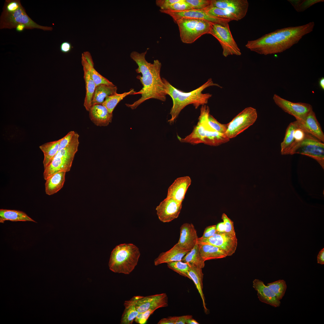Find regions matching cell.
<instances>
[{
	"mask_svg": "<svg viewBox=\"0 0 324 324\" xmlns=\"http://www.w3.org/2000/svg\"><path fill=\"white\" fill-rule=\"evenodd\" d=\"M315 23L277 29L256 40H249L245 46L258 54L267 55L280 53L298 42L305 35L312 32Z\"/></svg>",
	"mask_w": 324,
	"mask_h": 324,
	"instance_id": "obj_1",
	"label": "cell"
},
{
	"mask_svg": "<svg viewBox=\"0 0 324 324\" xmlns=\"http://www.w3.org/2000/svg\"><path fill=\"white\" fill-rule=\"evenodd\" d=\"M147 52V50L141 53L134 51L130 54V58L138 66L136 72L142 74V76L139 75L136 78L140 80L143 86L139 92L132 94H141V97L132 104H125L132 110L136 109L140 104L150 99L163 101L166 100L167 94L165 90V85L160 75L161 64L158 59L154 60L152 63L148 62L145 58Z\"/></svg>",
	"mask_w": 324,
	"mask_h": 324,
	"instance_id": "obj_2",
	"label": "cell"
},
{
	"mask_svg": "<svg viewBox=\"0 0 324 324\" xmlns=\"http://www.w3.org/2000/svg\"><path fill=\"white\" fill-rule=\"evenodd\" d=\"M165 85V90L166 94L171 98L173 105L170 114L171 118L168 122L173 124L178 116L181 111L187 106L192 104L195 109L201 105H206L212 94L209 93H203V90L208 87L215 86L221 88L217 84L214 83L211 78L203 85L189 92H185L173 87L164 78H162Z\"/></svg>",
	"mask_w": 324,
	"mask_h": 324,
	"instance_id": "obj_3",
	"label": "cell"
},
{
	"mask_svg": "<svg viewBox=\"0 0 324 324\" xmlns=\"http://www.w3.org/2000/svg\"><path fill=\"white\" fill-rule=\"evenodd\" d=\"M140 255L139 248L133 244L118 245L111 253L109 268L115 273L129 274L137 265Z\"/></svg>",
	"mask_w": 324,
	"mask_h": 324,
	"instance_id": "obj_4",
	"label": "cell"
},
{
	"mask_svg": "<svg viewBox=\"0 0 324 324\" xmlns=\"http://www.w3.org/2000/svg\"><path fill=\"white\" fill-rule=\"evenodd\" d=\"M79 137L78 134L75 132L69 144L58 151L48 166L44 169L43 176L45 180L55 173L61 171L66 172L70 170L75 155L78 151Z\"/></svg>",
	"mask_w": 324,
	"mask_h": 324,
	"instance_id": "obj_5",
	"label": "cell"
},
{
	"mask_svg": "<svg viewBox=\"0 0 324 324\" xmlns=\"http://www.w3.org/2000/svg\"><path fill=\"white\" fill-rule=\"evenodd\" d=\"M181 41L191 44L202 35L209 34L212 23L202 20L183 18L177 20Z\"/></svg>",
	"mask_w": 324,
	"mask_h": 324,
	"instance_id": "obj_6",
	"label": "cell"
},
{
	"mask_svg": "<svg viewBox=\"0 0 324 324\" xmlns=\"http://www.w3.org/2000/svg\"><path fill=\"white\" fill-rule=\"evenodd\" d=\"M20 24L24 25L27 29L37 28L46 31H51L53 29L51 27L42 26L34 21L27 14L22 5L12 12L3 9L0 17L1 29L16 28L17 26Z\"/></svg>",
	"mask_w": 324,
	"mask_h": 324,
	"instance_id": "obj_7",
	"label": "cell"
},
{
	"mask_svg": "<svg viewBox=\"0 0 324 324\" xmlns=\"http://www.w3.org/2000/svg\"><path fill=\"white\" fill-rule=\"evenodd\" d=\"M299 154L316 160L324 168V143L308 133L304 139L294 146L287 154Z\"/></svg>",
	"mask_w": 324,
	"mask_h": 324,
	"instance_id": "obj_8",
	"label": "cell"
},
{
	"mask_svg": "<svg viewBox=\"0 0 324 324\" xmlns=\"http://www.w3.org/2000/svg\"><path fill=\"white\" fill-rule=\"evenodd\" d=\"M209 34L218 41L222 46L223 55L224 57L241 55L240 50L232 35L228 23L221 24L212 23Z\"/></svg>",
	"mask_w": 324,
	"mask_h": 324,
	"instance_id": "obj_9",
	"label": "cell"
},
{
	"mask_svg": "<svg viewBox=\"0 0 324 324\" xmlns=\"http://www.w3.org/2000/svg\"><path fill=\"white\" fill-rule=\"evenodd\" d=\"M257 118L256 109L251 107L245 108L228 123L225 134L230 139L236 137L252 125Z\"/></svg>",
	"mask_w": 324,
	"mask_h": 324,
	"instance_id": "obj_10",
	"label": "cell"
},
{
	"mask_svg": "<svg viewBox=\"0 0 324 324\" xmlns=\"http://www.w3.org/2000/svg\"><path fill=\"white\" fill-rule=\"evenodd\" d=\"M197 243L209 244L221 248L227 254V256L232 255L235 252L238 244L236 235L217 232L210 237L198 238Z\"/></svg>",
	"mask_w": 324,
	"mask_h": 324,
	"instance_id": "obj_11",
	"label": "cell"
},
{
	"mask_svg": "<svg viewBox=\"0 0 324 324\" xmlns=\"http://www.w3.org/2000/svg\"><path fill=\"white\" fill-rule=\"evenodd\" d=\"M210 114L209 107L206 105L202 106L200 109V114L198 121L192 132L184 138L177 136L179 140L182 142L187 143L195 145L203 143L205 137V124Z\"/></svg>",
	"mask_w": 324,
	"mask_h": 324,
	"instance_id": "obj_12",
	"label": "cell"
},
{
	"mask_svg": "<svg viewBox=\"0 0 324 324\" xmlns=\"http://www.w3.org/2000/svg\"><path fill=\"white\" fill-rule=\"evenodd\" d=\"M160 12L170 16L176 22L177 20L183 18L202 20L211 22L224 24L231 21L212 16L209 14L204 9L202 10H190L182 11H175L168 10H160Z\"/></svg>",
	"mask_w": 324,
	"mask_h": 324,
	"instance_id": "obj_13",
	"label": "cell"
},
{
	"mask_svg": "<svg viewBox=\"0 0 324 324\" xmlns=\"http://www.w3.org/2000/svg\"><path fill=\"white\" fill-rule=\"evenodd\" d=\"M132 298L139 313L168 306V298L166 293L146 296H135Z\"/></svg>",
	"mask_w": 324,
	"mask_h": 324,
	"instance_id": "obj_14",
	"label": "cell"
},
{
	"mask_svg": "<svg viewBox=\"0 0 324 324\" xmlns=\"http://www.w3.org/2000/svg\"><path fill=\"white\" fill-rule=\"evenodd\" d=\"M275 103L285 112L294 116L296 119H301L313 110L308 103L291 102L275 94L273 97Z\"/></svg>",
	"mask_w": 324,
	"mask_h": 324,
	"instance_id": "obj_15",
	"label": "cell"
},
{
	"mask_svg": "<svg viewBox=\"0 0 324 324\" xmlns=\"http://www.w3.org/2000/svg\"><path fill=\"white\" fill-rule=\"evenodd\" d=\"M211 6L226 10L239 20L246 16L249 3L247 0H211Z\"/></svg>",
	"mask_w": 324,
	"mask_h": 324,
	"instance_id": "obj_16",
	"label": "cell"
},
{
	"mask_svg": "<svg viewBox=\"0 0 324 324\" xmlns=\"http://www.w3.org/2000/svg\"><path fill=\"white\" fill-rule=\"evenodd\" d=\"M182 203L172 198L166 197L156 208L159 220L164 223L170 222L177 218L180 212Z\"/></svg>",
	"mask_w": 324,
	"mask_h": 324,
	"instance_id": "obj_17",
	"label": "cell"
},
{
	"mask_svg": "<svg viewBox=\"0 0 324 324\" xmlns=\"http://www.w3.org/2000/svg\"><path fill=\"white\" fill-rule=\"evenodd\" d=\"M296 120L307 133L324 142V133L313 110L303 118Z\"/></svg>",
	"mask_w": 324,
	"mask_h": 324,
	"instance_id": "obj_18",
	"label": "cell"
},
{
	"mask_svg": "<svg viewBox=\"0 0 324 324\" xmlns=\"http://www.w3.org/2000/svg\"><path fill=\"white\" fill-rule=\"evenodd\" d=\"M191 182V179L189 176L177 178L168 188L166 197L172 198L177 202L182 203Z\"/></svg>",
	"mask_w": 324,
	"mask_h": 324,
	"instance_id": "obj_19",
	"label": "cell"
},
{
	"mask_svg": "<svg viewBox=\"0 0 324 324\" xmlns=\"http://www.w3.org/2000/svg\"><path fill=\"white\" fill-rule=\"evenodd\" d=\"M198 238L193 224L185 223L180 228V236L177 243L182 248L190 251L197 243Z\"/></svg>",
	"mask_w": 324,
	"mask_h": 324,
	"instance_id": "obj_20",
	"label": "cell"
},
{
	"mask_svg": "<svg viewBox=\"0 0 324 324\" xmlns=\"http://www.w3.org/2000/svg\"><path fill=\"white\" fill-rule=\"evenodd\" d=\"M253 287L257 292L259 300L262 302L274 307L280 306V302L273 291L262 280L255 279L253 282Z\"/></svg>",
	"mask_w": 324,
	"mask_h": 324,
	"instance_id": "obj_21",
	"label": "cell"
},
{
	"mask_svg": "<svg viewBox=\"0 0 324 324\" xmlns=\"http://www.w3.org/2000/svg\"><path fill=\"white\" fill-rule=\"evenodd\" d=\"M88 111L91 120L97 126H107L112 122V113L102 104L92 105Z\"/></svg>",
	"mask_w": 324,
	"mask_h": 324,
	"instance_id": "obj_22",
	"label": "cell"
},
{
	"mask_svg": "<svg viewBox=\"0 0 324 324\" xmlns=\"http://www.w3.org/2000/svg\"><path fill=\"white\" fill-rule=\"evenodd\" d=\"M189 251L181 247L177 243L170 250L161 253L154 260L155 266L164 263L181 261Z\"/></svg>",
	"mask_w": 324,
	"mask_h": 324,
	"instance_id": "obj_23",
	"label": "cell"
},
{
	"mask_svg": "<svg viewBox=\"0 0 324 324\" xmlns=\"http://www.w3.org/2000/svg\"><path fill=\"white\" fill-rule=\"evenodd\" d=\"M66 172H59L52 175L46 180L45 184L46 194L49 195L53 194L63 187Z\"/></svg>",
	"mask_w": 324,
	"mask_h": 324,
	"instance_id": "obj_24",
	"label": "cell"
},
{
	"mask_svg": "<svg viewBox=\"0 0 324 324\" xmlns=\"http://www.w3.org/2000/svg\"><path fill=\"white\" fill-rule=\"evenodd\" d=\"M205 134L203 143L210 146H218L228 142L230 140L225 134L212 129L209 126L208 121L205 124Z\"/></svg>",
	"mask_w": 324,
	"mask_h": 324,
	"instance_id": "obj_25",
	"label": "cell"
},
{
	"mask_svg": "<svg viewBox=\"0 0 324 324\" xmlns=\"http://www.w3.org/2000/svg\"><path fill=\"white\" fill-rule=\"evenodd\" d=\"M198 244L201 256L205 261L222 258L228 256L225 251L216 246L207 244Z\"/></svg>",
	"mask_w": 324,
	"mask_h": 324,
	"instance_id": "obj_26",
	"label": "cell"
},
{
	"mask_svg": "<svg viewBox=\"0 0 324 324\" xmlns=\"http://www.w3.org/2000/svg\"><path fill=\"white\" fill-rule=\"evenodd\" d=\"M189 265V276L190 279L193 280L196 286L202 299L204 311L207 313V309L206 307L205 298L202 290L203 274L202 268L190 264Z\"/></svg>",
	"mask_w": 324,
	"mask_h": 324,
	"instance_id": "obj_27",
	"label": "cell"
},
{
	"mask_svg": "<svg viewBox=\"0 0 324 324\" xmlns=\"http://www.w3.org/2000/svg\"><path fill=\"white\" fill-rule=\"evenodd\" d=\"M117 87L115 85L100 84L96 86L92 102V105L102 104L107 96L116 93Z\"/></svg>",
	"mask_w": 324,
	"mask_h": 324,
	"instance_id": "obj_28",
	"label": "cell"
},
{
	"mask_svg": "<svg viewBox=\"0 0 324 324\" xmlns=\"http://www.w3.org/2000/svg\"><path fill=\"white\" fill-rule=\"evenodd\" d=\"M13 222L30 221L36 222L24 212L19 210L1 209H0V222L6 220Z\"/></svg>",
	"mask_w": 324,
	"mask_h": 324,
	"instance_id": "obj_29",
	"label": "cell"
},
{
	"mask_svg": "<svg viewBox=\"0 0 324 324\" xmlns=\"http://www.w3.org/2000/svg\"><path fill=\"white\" fill-rule=\"evenodd\" d=\"M83 70L86 89V94L84 106L86 110L88 111L92 106V100L96 86L88 70L84 67H83Z\"/></svg>",
	"mask_w": 324,
	"mask_h": 324,
	"instance_id": "obj_30",
	"label": "cell"
},
{
	"mask_svg": "<svg viewBox=\"0 0 324 324\" xmlns=\"http://www.w3.org/2000/svg\"><path fill=\"white\" fill-rule=\"evenodd\" d=\"M61 140L62 138L57 140L46 142L39 146L40 148L44 154L43 164L44 169L48 166L58 152Z\"/></svg>",
	"mask_w": 324,
	"mask_h": 324,
	"instance_id": "obj_31",
	"label": "cell"
},
{
	"mask_svg": "<svg viewBox=\"0 0 324 324\" xmlns=\"http://www.w3.org/2000/svg\"><path fill=\"white\" fill-rule=\"evenodd\" d=\"M297 124L298 122L296 120L291 122L287 127L284 138L280 144L282 154H287L293 146L294 142L295 131Z\"/></svg>",
	"mask_w": 324,
	"mask_h": 324,
	"instance_id": "obj_32",
	"label": "cell"
},
{
	"mask_svg": "<svg viewBox=\"0 0 324 324\" xmlns=\"http://www.w3.org/2000/svg\"><path fill=\"white\" fill-rule=\"evenodd\" d=\"M181 261L202 268H204L205 266V261L201 256L197 243L184 256Z\"/></svg>",
	"mask_w": 324,
	"mask_h": 324,
	"instance_id": "obj_33",
	"label": "cell"
},
{
	"mask_svg": "<svg viewBox=\"0 0 324 324\" xmlns=\"http://www.w3.org/2000/svg\"><path fill=\"white\" fill-rule=\"evenodd\" d=\"M124 305V309L120 323L132 324L139 313L132 298L130 300L125 301Z\"/></svg>",
	"mask_w": 324,
	"mask_h": 324,
	"instance_id": "obj_34",
	"label": "cell"
},
{
	"mask_svg": "<svg viewBox=\"0 0 324 324\" xmlns=\"http://www.w3.org/2000/svg\"><path fill=\"white\" fill-rule=\"evenodd\" d=\"M81 63L83 67H85L88 70L96 86L100 84L109 86L115 85L112 82L98 73L94 68V66L91 65L89 64L84 57L83 53L82 54Z\"/></svg>",
	"mask_w": 324,
	"mask_h": 324,
	"instance_id": "obj_35",
	"label": "cell"
},
{
	"mask_svg": "<svg viewBox=\"0 0 324 324\" xmlns=\"http://www.w3.org/2000/svg\"><path fill=\"white\" fill-rule=\"evenodd\" d=\"M136 92L133 89L128 92L119 94L117 93L111 95L107 96L104 100L102 105L105 106L108 112L112 113V112L117 104L126 96L132 94Z\"/></svg>",
	"mask_w": 324,
	"mask_h": 324,
	"instance_id": "obj_36",
	"label": "cell"
},
{
	"mask_svg": "<svg viewBox=\"0 0 324 324\" xmlns=\"http://www.w3.org/2000/svg\"><path fill=\"white\" fill-rule=\"evenodd\" d=\"M167 263L168 267L180 275L190 279L188 275L190 265L187 263L182 261L169 262Z\"/></svg>",
	"mask_w": 324,
	"mask_h": 324,
	"instance_id": "obj_37",
	"label": "cell"
},
{
	"mask_svg": "<svg viewBox=\"0 0 324 324\" xmlns=\"http://www.w3.org/2000/svg\"><path fill=\"white\" fill-rule=\"evenodd\" d=\"M267 286L273 291L279 300L284 296L287 288L286 282L283 280H279L268 283Z\"/></svg>",
	"mask_w": 324,
	"mask_h": 324,
	"instance_id": "obj_38",
	"label": "cell"
},
{
	"mask_svg": "<svg viewBox=\"0 0 324 324\" xmlns=\"http://www.w3.org/2000/svg\"><path fill=\"white\" fill-rule=\"evenodd\" d=\"M205 9L209 14L214 16L231 21H238L234 16L224 9L213 7L211 5Z\"/></svg>",
	"mask_w": 324,
	"mask_h": 324,
	"instance_id": "obj_39",
	"label": "cell"
},
{
	"mask_svg": "<svg viewBox=\"0 0 324 324\" xmlns=\"http://www.w3.org/2000/svg\"><path fill=\"white\" fill-rule=\"evenodd\" d=\"M296 11H304L314 4L322 2L323 0H288Z\"/></svg>",
	"mask_w": 324,
	"mask_h": 324,
	"instance_id": "obj_40",
	"label": "cell"
},
{
	"mask_svg": "<svg viewBox=\"0 0 324 324\" xmlns=\"http://www.w3.org/2000/svg\"><path fill=\"white\" fill-rule=\"evenodd\" d=\"M208 123L212 129L218 132L225 134L227 130L228 123L226 124L220 123L210 114L208 117Z\"/></svg>",
	"mask_w": 324,
	"mask_h": 324,
	"instance_id": "obj_41",
	"label": "cell"
},
{
	"mask_svg": "<svg viewBox=\"0 0 324 324\" xmlns=\"http://www.w3.org/2000/svg\"><path fill=\"white\" fill-rule=\"evenodd\" d=\"M190 10H192L191 8L185 0H178V2L169 6L164 10L182 11Z\"/></svg>",
	"mask_w": 324,
	"mask_h": 324,
	"instance_id": "obj_42",
	"label": "cell"
},
{
	"mask_svg": "<svg viewBox=\"0 0 324 324\" xmlns=\"http://www.w3.org/2000/svg\"><path fill=\"white\" fill-rule=\"evenodd\" d=\"M192 10H202L209 7L211 0H185Z\"/></svg>",
	"mask_w": 324,
	"mask_h": 324,
	"instance_id": "obj_43",
	"label": "cell"
},
{
	"mask_svg": "<svg viewBox=\"0 0 324 324\" xmlns=\"http://www.w3.org/2000/svg\"><path fill=\"white\" fill-rule=\"evenodd\" d=\"M221 218L224 225L225 232L236 235L233 222L225 213L222 214Z\"/></svg>",
	"mask_w": 324,
	"mask_h": 324,
	"instance_id": "obj_44",
	"label": "cell"
},
{
	"mask_svg": "<svg viewBox=\"0 0 324 324\" xmlns=\"http://www.w3.org/2000/svg\"><path fill=\"white\" fill-rule=\"evenodd\" d=\"M155 310L154 309H150L144 312L139 313L134 320L135 321L139 324L146 323L150 315Z\"/></svg>",
	"mask_w": 324,
	"mask_h": 324,
	"instance_id": "obj_45",
	"label": "cell"
},
{
	"mask_svg": "<svg viewBox=\"0 0 324 324\" xmlns=\"http://www.w3.org/2000/svg\"><path fill=\"white\" fill-rule=\"evenodd\" d=\"M21 5L19 0H6L3 9L8 12H12L17 9Z\"/></svg>",
	"mask_w": 324,
	"mask_h": 324,
	"instance_id": "obj_46",
	"label": "cell"
},
{
	"mask_svg": "<svg viewBox=\"0 0 324 324\" xmlns=\"http://www.w3.org/2000/svg\"><path fill=\"white\" fill-rule=\"evenodd\" d=\"M75 132L74 131H70L65 136L62 138L58 151L65 148L69 144Z\"/></svg>",
	"mask_w": 324,
	"mask_h": 324,
	"instance_id": "obj_47",
	"label": "cell"
},
{
	"mask_svg": "<svg viewBox=\"0 0 324 324\" xmlns=\"http://www.w3.org/2000/svg\"><path fill=\"white\" fill-rule=\"evenodd\" d=\"M216 225L208 226L205 229L202 236L200 237L202 238H206L213 235L217 232Z\"/></svg>",
	"mask_w": 324,
	"mask_h": 324,
	"instance_id": "obj_48",
	"label": "cell"
},
{
	"mask_svg": "<svg viewBox=\"0 0 324 324\" xmlns=\"http://www.w3.org/2000/svg\"><path fill=\"white\" fill-rule=\"evenodd\" d=\"M178 1V0H157L156 1V4L160 8V10H164L169 6Z\"/></svg>",
	"mask_w": 324,
	"mask_h": 324,
	"instance_id": "obj_49",
	"label": "cell"
},
{
	"mask_svg": "<svg viewBox=\"0 0 324 324\" xmlns=\"http://www.w3.org/2000/svg\"><path fill=\"white\" fill-rule=\"evenodd\" d=\"M192 317V316L191 315L174 316L175 324H186V321Z\"/></svg>",
	"mask_w": 324,
	"mask_h": 324,
	"instance_id": "obj_50",
	"label": "cell"
},
{
	"mask_svg": "<svg viewBox=\"0 0 324 324\" xmlns=\"http://www.w3.org/2000/svg\"><path fill=\"white\" fill-rule=\"evenodd\" d=\"M72 48L71 44L68 41L62 42L60 46L61 51L64 53H67L70 52Z\"/></svg>",
	"mask_w": 324,
	"mask_h": 324,
	"instance_id": "obj_51",
	"label": "cell"
},
{
	"mask_svg": "<svg viewBox=\"0 0 324 324\" xmlns=\"http://www.w3.org/2000/svg\"><path fill=\"white\" fill-rule=\"evenodd\" d=\"M317 261L318 263L322 265L324 264V248L319 252L317 256Z\"/></svg>",
	"mask_w": 324,
	"mask_h": 324,
	"instance_id": "obj_52",
	"label": "cell"
},
{
	"mask_svg": "<svg viewBox=\"0 0 324 324\" xmlns=\"http://www.w3.org/2000/svg\"><path fill=\"white\" fill-rule=\"evenodd\" d=\"M84 56L89 64L94 66V63L91 54L89 52H85L83 53Z\"/></svg>",
	"mask_w": 324,
	"mask_h": 324,
	"instance_id": "obj_53",
	"label": "cell"
},
{
	"mask_svg": "<svg viewBox=\"0 0 324 324\" xmlns=\"http://www.w3.org/2000/svg\"><path fill=\"white\" fill-rule=\"evenodd\" d=\"M217 231L220 232H225V226L224 222H221L216 225Z\"/></svg>",
	"mask_w": 324,
	"mask_h": 324,
	"instance_id": "obj_54",
	"label": "cell"
},
{
	"mask_svg": "<svg viewBox=\"0 0 324 324\" xmlns=\"http://www.w3.org/2000/svg\"><path fill=\"white\" fill-rule=\"evenodd\" d=\"M25 29H26V27L22 24L18 25L16 28V30L18 32H22Z\"/></svg>",
	"mask_w": 324,
	"mask_h": 324,
	"instance_id": "obj_55",
	"label": "cell"
},
{
	"mask_svg": "<svg viewBox=\"0 0 324 324\" xmlns=\"http://www.w3.org/2000/svg\"><path fill=\"white\" fill-rule=\"evenodd\" d=\"M186 324H199V323L196 320L192 318H190L186 322Z\"/></svg>",
	"mask_w": 324,
	"mask_h": 324,
	"instance_id": "obj_56",
	"label": "cell"
},
{
	"mask_svg": "<svg viewBox=\"0 0 324 324\" xmlns=\"http://www.w3.org/2000/svg\"><path fill=\"white\" fill-rule=\"evenodd\" d=\"M319 86L321 88L324 90V78L323 77L321 78L319 81Z\"/></svg>",
	"mask_w": 324,
	"mask_h": 324,
	"instance_id": "obj_57",
	"label": "cell"
}]
</instances>
